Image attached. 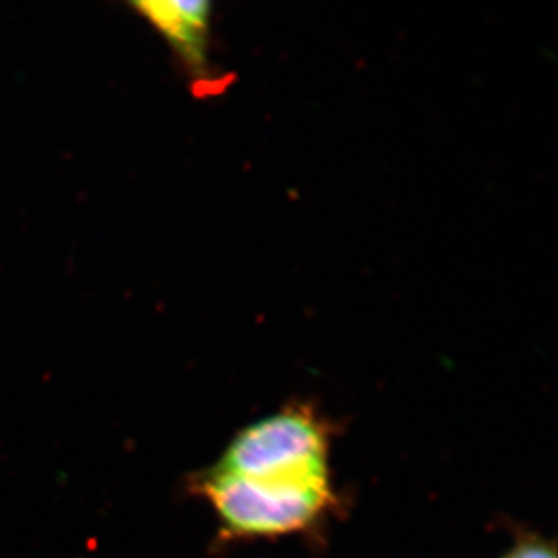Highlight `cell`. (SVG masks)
Segmentation results:
<instances>
[{"label":"cell","mask_w":558,"mask_h":558,"mask_svg":"<svg viewBox=\"0 0 558 558\" xmlns=\"http://www.w3.org/2000/svg\"><path fill=\"white\" fill-rule=\"evenodd\" d=\"M499 558H557V550L548 539L526 537L517 542L505 556Z\"/></svg>","instance_id":"4"},{"label":"cell","mask_w":558,"mask_h":558,"mask_svg":"<svg viewBox=\"0 0 558 558\" xmlns=\"http://www.w3.org/2000/svg\"><path fill=\"white\" fill-rule=\"evenodd\" d=\"M332 433L317 410L295 403L238 433L213 469L247 478L330 473Z\"/></svg>","instance_id":"2"},{"label":"cell","mask_w":558,"mask_h":558,"mask_svg":"<svg viewBox=\"0 0 558 558\" xmlns=\"http://www.w3.org/2000/svg\"><path fill=\"white\" fill-rule=\"evenodd\" d=\"M233 538H275L310 531L336 509L330 473L247 478L211 469L196 483Z\"/></svg>","instance_id":"1"},{"label":"cell","mask_w":558,"mask_h":558,"mask_svg":"<svg viewBox=\"0 0 558 558\" xmlns=\"http://www.w3.org/2000/svg\"><path fill=\"white\" fill-rule=\"evenodd\" d=\"M134 7L190 61L201 60L209 17L208 2L149 0V2H135Z\"/></svg>","instance_id":"3"}]
</instances>
